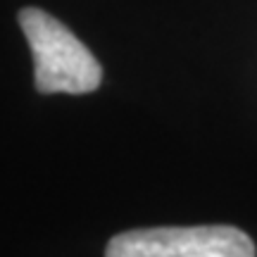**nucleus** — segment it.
Masks as SVG:
<instances>
[{
	"mask_svg": "<svg viewBox=\"0 0 257 257\" xmlns=\"http://www.w3.org/2000/svg\"><path fill=\"white\" fill-rule=\"evenodd\" d=\"M19 27L34 55L38 93H93L102 81V67L62 22L38 8L19 10Z\"/></svg>",
	"mask_w": 257,
	"mask_h": 257,
	"instance_id": "obj_1",
	"label": "nucleus"
},
{
	"mask_svg": "<svg viewBox=\"0 0 257 257\" xmlns=\"http://www.w3.org/2000/svg\"><path fill=\"white\" fill-rule=\"evenodd\" d=\"M107 257H255V243L236 226H160L117 233Z\"/></svg>",
	"mask_w": 257,
	"mask_h": 257,
	"instance_id": "obj_2",
	"label": "nucleus"
}]
</instances>
